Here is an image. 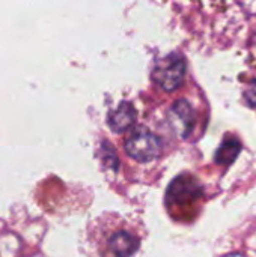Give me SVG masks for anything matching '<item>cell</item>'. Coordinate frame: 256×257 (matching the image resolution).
Returning <instances> with one entry per match:
<instances>
[{
	"label": "cell",
	"instance_id": "obj_1",
	"mask_svg": "<svg viewBox=\"0 0 256 257\" xmlns=\"http://www.w3.org/2000/svg\"><path fill=\"white\" fill-rule=\"evenodd\" d=\"M184 72H186L184 59L177 54H170L157 62L152 75H154L155 83L163 90L174 92L181 86L184 80Z\"/></svg>",
	"mask_w": 256,
	"mask_h": 257
},
{
	"label": "cell",
	"instance_id": "obj_2",
	"mask_svg": "<svg viewBox=\"0 0 256 257\" xmlns=\"http://www.w3.org/2000/svg\"><path fill=\"white\" fill-rule=\"evenodd\" d=\"M127 154L139 163H148L160 157L161 154V142L158 137L148 131H140L133 134L125 142Z\"/></svg>",
	"mask_w": 256,
	"mask_h": 257
},
{
	"label": "cell",
	"instance_id": "obj_3",
	"mask_svg": "<svg viewBox=\"0 0 256 257\" xmlns=\"http://www.w3.org/2000/svg\"><path fill=\"white\" fill-rule=\"evenodd\" d=\"M193 120H195L193 107L187 101L181 99V101L174 104V107H172V123L181 136L186 137L190 133V130L193 126Z\"/></svg>",
	"mask_w": 256,
	"mask_h": 257
},
{
	"label": "cell",
	"instance_id": "obj_4",
	"mask_svg": "<svg viewBox=\"0 0 256 257\" xmlns=\"http://www.w3.org/2000/svg\"><path fill=\"white\" fill-rule=\"evenodd\" d=\"M136 119V110L130 102H121L115 111L109 114V125L115 133L127 131Z\"/></svg>",
	"mask_w": 256,
	"mask_h": 257
},
{
	"label": "cell",
	"instance_id": "obj_5",
	"mask_svg": "<svg viewBox=\"0 0 256 257\" xmlns=\"http://www.w3.org/2000/svg\"><path fill=\"white\" fill-rule=\"evenodd\" d=\"M201 194V188L193 179L178 178L169 187V199L172 202H187L189 199H196Z\"/></svg>",
	"mask_w": 256,
	"mask_h": 257
},
{
	"label": "cell",
	"instance_id": "obj_6",
	"mask_svg": "<svg viewBox=\"0 0 256 257\" xmlns=\"http://www.w3.org/2000/svg\"><path fill=\"white\" fill-rule=\"evenodd\" d=\"M139 248V241L128 232H118L110 239V250L116 257H131Z\"/></svg>",
	"mask_w": 256,
	"mask_h": 257
},
{
	"label": "cell",
	"instance_id": "obj_7",
	"mask_svg": "<svg viewBox=\"0 0 256 257\" xmlns=\"http://www.w3.org/2000/svg\"><path fill=\"white\" fill-rule=\"evenodd\" d=\"M241 151V146H240V142L235 140V139H228L226 142H223V145L220 146V149L217 151L216 154V161L219 164H223V166H228L231 164L237 155L240 154Z\"/></svg>",
	"mask_w": 256,
	"mask_h": 257
},
{
	"label": "cell",
	"instance_id": "obj_8",
	"mask_svg": "<svg viewBox=\"0 0 256 257\" xmlns=\"http://www.w3.org/2000/svg\"><path fill=\"white\" fill-rule=\"evenodd\" d=\"M100 155H101V158H103V161L106 163L107 167H110L112 170H116V169H118V158H116V154H115V151H113L112 148L107 146V143L103 145Z\"/></svg>",
	"mask_w": 256,
	"mask_h": 257
},
{
	"label": "cell",
	"instance_id": "obj_9",
	"mask_svg": "<svg viewBox=\"0 0 256 257\" xmlns=\"http://www.w3.org/2000/svg\"><path fill=\"white\" fill-rule=\"evenodd\" d=\"M246 101L249 102V105L256 107V80L250 83V86L246 90Z\"/></svg>",
	"mask_w": 256,
	"mask_h": 257
},
{
	"label": "cell",
	"instance_id": "obj_10",
	"mask_svg": "<svg viewBox=\"0 0 256 257\" xmlns=\"http://www.w3.org/2000/svg\"><path fill=\"white\" fill-rule=\"evenodd\" d=\"M223 257H244L243 254H238V253H231V254H226V256Z\"/></svg>",
	"mask_w": 256,
	"mask_h": 257
}]
</instances>
